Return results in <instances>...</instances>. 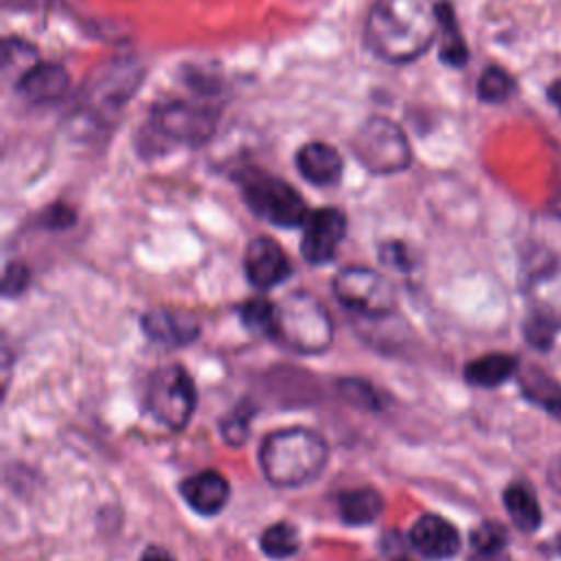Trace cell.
Instances as JSON below:
<instances>
[{
	"label": "cell",
	"mask_w": 561,
	"mask_h": 561,
	"mask_svg": "<svg viewBox=\"0 0 561 561\" xmlns=\"http://www.w3.org/2000/svg\"><path fill=\"white\" fill-rule=\"evenodd\" d=\"M344 234L346 217L342 210L329 206L311 210L302 224V259L311 265H324L333 261Z\"/></svg>",
	"instance_id": "obj_9"
},
{
	"label": "cell",
	"mask_w": 561,
	"mask_h": 561,
	"mask_svg": "<svg viewBox=\"0 0 561 561\" xmlns=\"http://www.w3.org/2000/svg\"><path fill=\"white\" fill-rule=\"evenodd\" d=\"M530 298L535 302L533 311L561 329V267L537 274L530 285Z\"/></svg>",
	"instance_id": "obj_20"
},
{
	"label": "cell",
	"mask_w": 561,
	"mask_h": 561,
	"mask_svg": "<svg viewBox=\"0 0 561 561\" xmlns=\"http://www.w3.org/2000/svg\"><path fill=\"white\" fill-rule=\"evenodd\" d=\"M548 99L554 103V107L561 112V81H554L550 83L548 88Z\"/></svg>",
	"instance_id": "obj_31"
},
{
	"label": "cell",
	"mask_w": 561,
	"mask_h": 561,
	"mask_svg": "<svg viewBox=\"0 0 561 561\" xmlns=\"http://www.w3.org/2000/svg\"><path fill=\"white\" fill-rule=\"evenodd\" d=\"M412 548L425 559L445 561L458 554L460 533L458 528L440 515H423L410 528Z\"/></svg>",
	"instance_id": "obj_11"
},
{
	"label": "cell",
	"mask_w": 561,
	"mask_h": 561,
	"mask_svg": "<svg viewBox=\"0 0 561 561\" xmlns=\"http://www.w3.org/2000/svg\"><path fill=\"white\" fill-rule=\"evenodd\" d=\"M245 278L256 289H272L291 276V263L283 248L270 237H256L243 254Z\"/></svg>",
	"instance_id": "obj_10"
},
{
	"label": "cell",
	"mask_w": 561,
	"mask_h": 561,
	"mask_svg": "<svg viewBox=\"0 0 561 561\" xmlns=\"http://www.w3.org/2000/svg\"><path fill=\"white\" fill-rule=\"evenodd\" d=\"M383 511V497L373 486L346 489L337 495V513L348 526L373 524Z\"/></svg>",
	"instance_id": "obj_18"
},
{
	"label": "cell",
	"mask_w": 561,
	"mask_h": 561,
	"mask_svg": "<svg viewBox=\"0 0 561 561\" xmlns=\"http://www.w3.org/2000/svg\"><path fill=\"white\" fill-rule=\"evenodd\" d=\"M438 53H440V59L454 68L467 61V44L460 35V28L449 2H438Z\"/></svg>",
	"instance_id": "obj_21"
},
{
	"label": "cell",
	"mask_w": 561,
	"mask_h": 561,
	"mask_svg": "<svg viewBox=\"0 0 561 561\" xmlns=\"http://www.w3.org/2000/svg\"><path fill=\"white\" fill-rule=\"evenodd\" d=\"M31 280V272L24 263L20 261H13L4 267V278H2V294L4 296H18L26 289Z\"/></svg>",
	"instance_id": "obj_27"
},
{
	"label": "cell",
	"mask_w": 561,
	"mask_h": 561,
	"mask_svg": "<svg viewBox=\"0 0 561 561\" xmlns=\"http://www.w3.org/2000/svg\"><path fill=\"white\" fill-rule=\"evenodd\" d=\"M197 403L195 386L191 375L169 364L151 373L145 388V410L164 427L178 432L188 425Z\"/></svg>",
	"instance_id": "obj_5"
},
{
	"label": "cell",
	"mask_w": 561,
	"mask_h": 561,
	"mask_svg": "<svg viewBox=\"0 0 561 561\" xmlns=\"http://www.w3.org/2000/svg\"><path fill=\"white\" fill-rule=\"evenodd\" d=\"M145 333L160 342V344H167V346H184V344H191L197 333H199V327L195 320L182 316V313H175V311H169V309H153V311H147L140 320Z\"/></svg>",
	"instance_id": "obj_15"
},
{
	"label": "cell",
	"mask_w": 561,
	"mask_h": 561,
	"mask_svg": "<svg viewBox=\"0 0 561 561\" xmlns=\"http://www.w3.org/2000/svg\"><path fill=\"white\" fill-rule=\"evenodd\" d=\"M550 213L561 219V191H559V195L550 202Z\"/></svg>",
	"instance_id": "obj_32"
},
{
	"label": "cell",
	"mask_w": 561,
	"mask_h": 561,
	"mask_svg": "<svg viewBox=\"0 0 561 561\" xmlns=\"http://www.w3.org/2000/svg\"><path fill=\"white\" fill-rule=\"evenodd\" d=\"M274 311H276V305L272 300H265V298H252V300H245L239 307V316H241L243 327H248L250 331H256L265 337L272 335Z\"/></svg>",
	"instance_id": "obj_25"
},
{
	"label": "cell",
	"mask_w": 561,
	"mask_h": 561,
	"mask_svg": "<svg viewBox=\"0 0 561 561\" xmlns=\"http://www.w3.org/2000/svg\"><path fill=\"white\" fill-rule=\"evenodd\" d=\"M254 416V408L248 401H241L237 408H232L224 421H221V436L228 445L239 447L248 440L250 434V419Z\"/></svg>",
	"instance_id": "obj_26"
},
{
	"label": "cell",
	"mask_w": 561,
	"mask_h": 561,
	"mask_svg": "<svg viewBox=\"0 0 561 561\" xmlns=\"http://www.w3.org/2000/svg\"><path fill=\"white\" fill-rule=\"evenodd\" d=\"M298 530L287 522H276L261 533V550L272 559H287L298 552Z\"/></svg>",
	"instance_id": "obj_22"
},
{
	"label": "cell",
	"mask_w": 561,
	"mask_h": 561,
	"mask_svg": "<svg viewBox=\"0 0 561 561\" xmlns=\"http://www.w3.org/2000/svg\"><path fill=\"white\" fill-rule=\"evenodd\" d=\"M15 90L31 105L55 103L68 90V72L59 64H50V61L35 64L20 75Z\"/></svg>",
	"instance_id": "obj_12"
},
{
	"label": "cell",
	"mask_w": 561,
	"mask_h": 561,
	"mask_svg": "<svg viewBox=\"0 0 561 561\" xmlns=\"http://www.w3.org/2000/svg\"><path fill=\"white\" fill-rule=\"evenodd\" d=\"M329 460L327 440L307 427L270 432L259 447V465L272 486L296 489L316 480Z\"/></svg>",
	"instance_id": "obj_2"
},
{
	"label": "cell",
	"mask_w": 561,
	"mask_h": 561,
	"mask_svg": "<svg viewBox=\"0 0 561 561\" xmlns=\"http://www.w3.org/2000/svg\"><path fill=\"white\" fill-rule=\"evenodd\" d=\"M504 508L513 522V526L522 533H535L541 526V506L537 495L522 482H513L502 493Z\"/></svg>",
	"instance_id": "obj_19"
},
{
	"label": "cell",
	"mask_w": 561,
	"mask_h": 561,
	"mask_svg": "<svg viewBox=\"0 0 561 561\" xmlns=\"http://www.w3.org/2000/svg\"><path fill=\"white\" fill-rule=\"evenodd\" d=\"M524 399L561 421V383L539 366H526L517 373Z\"/></svg>",
	"instance_id": "obj_16"
},
{
	"label": "cell",
	"mask_w": 561,
	"mask_h": 561,
	"mask_svg": "<svg viewBox=\"0 0 561 561\" xmlns=\"http://www.w3.org/2000/svg\"><path fill=\"white\" fill-rule=\"evenodd\" d=\"M340 392L344 399L353 401V403H362V405H377L375 403V394L370 392V386L364 383V381H357V379H344L340 381Z\"/></svg>",
	"instance_id": "obj_28"
},
{
	"label": "cell",
	"mask_w": 561,
	"mask_h": 561,
	"mask_svg": "<svg viewBox=\"0 0 561 561\" xmlns=\"http://www.w3.org/2000/svg\"><path fill=\"white\" fill-rule=\"evenodd\" d=\"M215 112L210 103L175 99L156 105L151 112V129L171 145H202L215 129Z\"/></svg>",
	"instance_id": "obj_8"
},
{
	"label": "cell",
	"mask_w": 561,
	"mask_h": 561,
	"mask_svg": "<svg viewBox=\"0 0 561 561\" xmlns=\"http://www.w3.org/2000/svg\"><path fill=\"white\" fill-rule=\"evenodd\" d=\"M515 92V81L497 66H489L478 79V96L484 103H504Z\"/></svg>",
	"instance_id": "obj_23"
},
{
	"label": "cell",
	"mask_w": 561,
	"mask_h": 561,
	"mask_svg": "<svg viewBox=\"0 0 561 561\" xmlns=\"http://www.w3.org/2000/svg\"><path fill=\"white\" fill-rule=\"evenodd\" d=\"M397 561H410V559H397Z\"/></svg>",
	"instance_id": "obj_33"
},
{
	"label": "cell",
	"mask_w": 561,
	"mask_h": 561,
	"mask_svg": "<svg viewBox=\"0 0 561 561\" xmlns=\"http://www.w3.org/2000/svg\"><path fill=\"white\" fill-rule=\"evenodd\" d=\"M364 35L381 61H414L438 37V0H375Z\"/></svg>",
	"instance_id": "obj_1"
},
{
	"label": "cell",
	"mask_w": 561,
	"mask_h": 561,
	"mask_svg": "<svg viewBox=\"0 0 561 561\" xmlns=\"http://www.w3.org/2000/svg\"><path fill=\"white\" fill-rule=\"evenodd\" d=\"M237 182L245 204L261 219L280 228H296L305 224L309 215L307 204L289 182L261 169H243L237 175Z\"/></svg>",
	"instance_id": "obj_4"
},
{
	"label": "cell",
	"mask_w": 561,
	"mask_h": 561,
	"mask_svg": "<svg viewBox=\"0 0 561 561\" xmlns=\"http://www.w3.org/2000/svg\"><path fill=\"white\" fill-rule=\"evenodd\" d=\"M140 561H175L164 548H158V546H151V548H147L145 552H142V557H140Z\"/></svg>",
	"instance_id": "obj_30"
},
{
	"label": "cell",
	"mask_w": 561,
	"mask_h": 561,
	"mask_svg": "<svg viewBox=\"0 0 561 561\" xmlns=\"http://www.w3.org/2000/svg\"><path fill=\"white\" fill-rule=\"evenodd\" d=\"M469 543L476 550V554L491 557V554H497L506 548L508 535H506V528L500 522L489 519V522H482L480 526H476L471 530Z\"/></svg>",
	"instance_id": "obj_24"
},
{
	"label": "cell",
	"mask_w": 561,
	"mask_h": 561,
	"mask_svg": "<svg viewBox=\"0 0 561 561\" xmlns=\"http://www.w3.org/2000/svg\"><path fill=\"white\" fill-rule=\"evenodd\" d=\"M515 373H519V359L511 353H486L471 359L462 370L465 381L478 388H495L506 383Z\"/></svg>",
	"instance_id": "obj_17"
},
{
	"label": "cell",
	"mask_w": 561,
	"mask_h": 561,
	"mask_svg": "<svg viewBox=\"0 0 561 561\" xmlns=\"http://www.w3.org/2000/svg\"><path fill=\"white\" fill-rule=\"evenodd\" d=\"M270 337L291 351L313 355L331 346L333 324L320 300L307 291H296L276 305Z\"/></svg>",
	"instance_id": "obj_3"
},
{
	"label": "cell",
	"mask_w": 561,
	"mask_h": 561,
	"mask_svg": "<svg viewBox=\"0 0 561 561\" xmlns=\"http://www.w3.org/2000/svg\"><path fill=\"white\" fill-rule=\"evenodd\" d=\"M296 167L300 175L316 186L335 184L344 169L340 153L322 140H311L302 145L296 153Z\"/></svg>",
	"instance_id": "obj_14"
},
{
	"label": "cell",
	"mask_w": 561,
	"mask_h": 561,
	"mask_svg": "<svg viewBox=\"0 0 561 561\" xmlns=\"http://www.w3.org/2000/svg\"><path fill=\"white\" fill-rule=\"evenodd\" d=\"M335 298L364 318H386L394 311L397 294L392 283L368 267H342L331 280Z\"/></svg>",
	"instance_id": "obj_7"
},
{
	"label": "cell",
	"mask_w": 561,
	"mask_h": 561,
	"mask_svg": "<svg viewBox=\"0 0 561 561\" xmlns=\"http://www.w3.org/2000/svg\"><path fill=\"white\" fill-rule=\"evenodd\" d=\"M42 224H44L46 228H55V230L68 228V226L75 224V213H72V208H68V206H64V204H55V206H50V208L44 213Z\"/></svg>",
	"instance_id": "obj_29"
},
{
	"label": "cell",
	"mask_w": 561,
	"mask_h": 561,
	"mask_svg": "<svg viewBox=\"0 0 561 561\" xmlns=\"http://www.w3.org/2000/svg\"><path fill=\"white\" fill-rule=\"evenodd\" d=\"M355 158L373 173H397L410 164V142L399 125L388 118H368L353 136Z\"/></svg>",
	"instance_id": "obj_6"
},
{
	"label": "cell",
	"mask_w": 561,
	"mask_h": 561,
	"mask_svg": "<svg viewBox=\"0 0 561 561\" xmlns=\"http://www.w3.org/2000/svg\"><path fill=\"white\" fill-rule=\"evenodd\" d=\"M180 495L195 513L204 517H213L219 511H224V506L228 504L230 484L219 471L206 469L182 480Z\"/></svg>",
	"instance_id": "obj_13"
}]
</instances>
